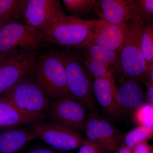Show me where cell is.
Segmentation results:
<instances>
[{"label": "cell", "instance_id": "obj_1", "mask_svg": "<svg viewBox=\"0 0 153 153\" xmlns=\"http://www.w3.org/2000/svg\"><path fill=\"white\" fill-rule=\"evenodd\" d=\"M102 22L100 19L85 20L66 16L40 32L47 43L79 49L89 41L94 30Z\"/></svg>", "mask_w": 153, "mask_h": 153}, {"label": "cell", "instance_id": "obj_2", "mask_svg": "<svg viewBox=\"0 0 153 153\" xmlns=\"http://www.w3.org/2000/svg\"><path fill=\"white\" fill-rule=\"evenodd\" d=\"M149 23L139 15L126 23L125 40L120 52V60L122 71L128 79L138 81L149 75L141 49L143 32Z\"/></svg>", "mask_w": 153, "mask_h": 153}, {"label": "cell", "instance_id": "obj_3", "mask_svg": "<svg viewBox=\"0 0 153 153\" xmlns=\"http://www.w3.org/2000/svg\"><path fill=\"white\" fill-rule=\"evenodd\" d=\"M33 76L51 100L71 97L65 68L57 49H50L39 54Z\"/></svg>", "mask_w": 153, "mask_h": 153}, {"label": "cell", "instance_id": "obj_4", "mask_svg": "<svg viewBox=\"0 0 153 153\" xmlns=\"http://www.w3.org/2000/svg\"><path fill=\"white\" fill-rule=\"evenodd\" d=\"M65 68L68 92L71 97L82 102L91 112L95 111L96 102L93 92L92 76L85 70L76 49L58 50Z\"/></svg>", "mask_w": 153, "mask_h": 153}, {"label": "cell", "instance_id": "obj_5", "mask_svg": "<svg viewBox=\"0 0 153 153\" xmlns=\"http://www.w3.org/2000/svg\"><path fill=\"white\" fill-rule=\"evenodd\" d=\"M48 44L40 31L25 23L0 27V53L41 52Z\"/></svg>", "mask_w": 153, "mask_h": 153}, {"label": "cell", "instance_id": "obj_6", "mask_svg": "<svg viewBox=\"0 0 153 153\" xmlns=\"http://www.w3.org/2000/svg\"><path fill=\"white\" fill-rule=\"evenodd\" d=\"M0 96L30 113H44L52 102L33 75L25 76Z\"/></svg>", "mask_w": 153, "mask_h": 153}, {"label": "cell", "instance_id": "obj_7", "mask_svg": "<svg viewBox=\"0 0 153 153\" xmlns=\"http://www.w3.org/2000/svg\"><path fill=\"white\" fill-rule=\"evenodd\" d=\"M49 110L52 123L85 133L89 114L88 108L82 102L71 97H65L52 101Z\"/></svg>", "mask_w": 153, "mask_h": 153}, {"label": "cell", "instance_id": "obj_8", "mask_svg": "<svg viewBox=\"0 0 153 153\" xmlns=\"http://www.w3.org/2000/svg\"><path fill=\"white\" fill-rule=\"evenodd\" d=\"M35 139L43 141L51 146L62 151L79 147L84 140L82 134L63 126L38 121L30 126Z\"/></svg>", "mask_w": 153, "mask_h": 153}, {"label": "cell", "instance_id": "obj_9", "mask_svg": "<svg viewBox=\"0 0 153 153\" xmlns=\"http://www.w3.org/2000/svg\"><path fill=\"white\" fill-rule=\"evenodd\" d=\"M40 53L20 52L0 66V96L25 76L33 75Z\"/></svg>", "mask_w": 153, "mask_h": 153}, {"label": "cell", "instance_id": "obj_10", "mask_svg": "<svg viewBox=\"0 0 153 153\" xmlns=\"http://www.w3.org/2000/svg\"><path fill=\"white\" fill-rule=\"evenodd\" d=\"M87 139L96 145L102 153L115 150L123 140L121 134L106 119L95 112H91L85 124Z\"/></svg>", "mask_w": 153, "mask_h": 153}, {"label": "cell", "instance_id": "obj_11", "mask_svg": "<svg viewBox=\"0 0 153 153\" xmlns=\"http://www.w3.org/2000/svg\"><path fill=\"white\" fill-rule=\"evenodd\" d=\"M65 16L59 0H28L23 19L25 24L41 31Z\"/></svg>", "mask_w": 153, "mask_h": 153}, {"label": "cell", "instance_id": "obj_12", "mask_svg": "<svg viewBox=\"0 0 153 153\" xmlns=\"http://www.w3.org/2000/svg\"><path fill=\"white\" fill-rule=\"evenodd\" d=\"M94 11L107 24H126L138 16L132 1L96 0Z\"/></svg>", "mask_w": 153, "mask_h": 153}, {"label": "cell", "instance_id": "obj_13", "mask_svg": "<svg viewBox=\"0 0 153 153\" xmlns=\"http://www.w3.org/2000/svg\"><path fill=\"white\" fill-rule=\"evenodd\" d=\"M117 89L113 75L94 79L93 92L96 102L107 115L114 119H119L122 114L117 103Z\"/></svg>", "mask_w": 153, "mask_h": 153}, {"label": "cell", "instance_id": "obj_14", "mask_svg": "<svg viewBox=\"0 0 153 153\" xmlns=\"http://www.w3.org/2000/svg\"><path fill=\"white\" fill-rule=\"evenodd\" d=\"M126 31V24L114 25L102 22L96 28L89 41L85 45H99L120 52L124 44Z\"/></svg>", "mask_w": 153, "mask_h": 153}, {"label": "cell", "instance_id": "obj_15", "mask_svg": "<svg viewBox=\"0 0 153 153\" xmlns=\"http://www.w3.org/2000/svg\"><path fill=\"white\" fill-rule=\"evenodd\" d=\"M44 114H33L20 109L4 97L0 96V129L10 128L41 120Z\"/></svg>", "mask_w": 153, "mask_h": 153}, {"label": "cell", "instance_id": "obj_16", "mask_svg": "<svg viewBox=\"0 0 153 153\" xmlns=\"http://www.w3.org/2000/svg\"><path fill=\"white\" fill-rule=\"evenodd\" d=\"M118 105L122 114L137 110L142 105L144 96L138 81L126 80L117 89Z\"/></svg>", "mask_w": 153, "mask_h": 153}, {"label": "cell", "instance_id": "obj_17", "mask_svg": "<svg viewBox=\"0 0 153 153\" xmlns=\"http://www.w3.org/2000/svg\"><path fill=\"white\" fill-rule=\"evenodd\" d=\"M33 139L31 132L26 129H8L0 133V153H17Z\"/></svg>", "mask_w": 153, "mask_h": 153}, {"label": "cell", "instance_id": "obj_18", "mask_svg": "<svg viewBox=\"0 0 153 153\" xmlns=\"http://www.w3.org/2000/svg\"><path fill=\"white\" fill-rule=\"evenodd\" d=\"M76 50L79 55L88 57L106 65L113 73L122 71L120 52H115L97 45L86 44Z\"/></svg>", "mask_w": 153, "mask_h": 153}, {"label": "cell", "instance_id": "obj_19", "mask_svg": "<svg viewBox=\"0 0 153 153\" xmlns=\"http://www.w3.org/2000/svg\"><path fill=\"white\" fill-rule=\"evenodd\" d=\"M28 0H0V27L24 18Z\"/></svg>", "mask_w": 153, "mask_h": 153}, {"label": "cell", "instance_id": "obj_20", "mask_svg": "<svg viewBox=\"0 0 153 153\" xmlns=\"http://www.w3.org/2000/svg\"><path fill=\"white\" fill-rule=\"evenodd\" d=\"M77 53L85 70L94 78H107L111 75H113L112 70L109 66L97 60L82 56L77 52Z\"/></svg>", "mask_w": 153, "mask_h": 153}, {"label": "cell", "instance_id": "obj_21", "mask_svg": "<svg viewBox=\"0 0 153 153\" xmlns=\"http://www.w3.org/2000/svg\"><path fill=\"white\" fill-rule=\"evenodd\" d=\"M153 137V128L140 126L126 134L124 139V145L131 150L137 145Z\"/></svg>", "mask_w": 153, "mask_h": 153}, {"label": "cell", "instance_id": "obj_22", "mask_svg": "<svg viewBox=\"0 0 153 153\" xmlns=\"http://www.w3.org/2000/svg\"><path fill=\"white\" fill-rule=\"evenodd\" d=\"M96 0H63L62 2L72 16L79 18L94 11Z\"/></svg>", "mask_w": 153, "mask_h": 153}, {"label": "cell", "instance_id": "obj_23", "mask_svg": "<svg viewBox=\"0 0 153 153\" xmlns=\"http://www.w3.org/2000/svg\"><path fill=\"white\" fill-rule=\"evenodd\" d=\"M142 51L148 70L153 67V23H149L143 32Z\"/></svg>", "mask_w": 153, "mask_h": 153}, {"label": "cell", "instance_id": "obj_24", "mask_svg": "<svg viewBox=\"0 0 153 153\" xmlns=\"http://www.w3.org/2000/svg\"><path fill=\"white\" fill-rule=\"evenodd\" d=\"M134 119L140 126L153 128V105L150 103L143 104L137 110Z\"/></svg>", "mask_w": 153, "mask_h": 153}, {"label": "cell", "instance_id": "obj_25", "mask_svg": "<svg viewBox=\"0 0 153 153\" xmlns=\"http://www.w3.org/2000/svg\"><path fill=\"white\" fill-rule=\"evenodd\" d=\"M138 16H140L149 23H153V0L132 1Z\"/></svg>", "mask_w": 153, "mask_h": 153}, {"label": "cell", "instance_id": "obj_26", "mask_svg": "<svg viewBox=\"0 0 153 153\" xmlns=\"http://www.w3.org/2000/svg\"><path fill=\"white\" fill-rule=\"evenodd\" d=\"M79 147L78 153H102L99 148L87 139L83 140Z\"/></svg>", "mask_w": 153, "mask_h": 153}, {"label": "cell", "instance_id": "obj_27", "mask_svg": "<svg viewBox=\"0 0 153 153\" xmlns=\"http://www.w3.org/2000/svg\"><path fill=\"white\" fill-rule=\"evenodd\" d=\"M133 153H153V149L148 144L147 141L143 142L136 146L131 150Z\"/></svg>", "mask_w": 153, "mask_h": 153}, {"label": "cell", "instance_id": "obj_28", "mask_svg": "<svg viewBox=\"0 0 153 153\" xmlns=\"http://www.w3.org/2000/svg\"><path fill=\"white\" fill-rule=\"evenodd\" d=\"M18 53H0V66L4 62L10 58L11 57Z\"/></svg>", "mask_w": 153, "mask_h": 153}, {"label": "cell", "instance_id": "obj_29", "mask_svg": "<svg viewBox=\"0 0 153 153\" xmlns=\"http://www.w3.org/2000/svg\"><path fill=\"white\" fill-rule=\"evenodd\" d=\"M28 153H55L54 151L46 148H41L31 151Z\"/></svg>", "mask_w": 153, "mask_h": 153}, {"label": "cell", "instance_id": "obj_30", "mask_svg": "<svg viewBox=\"0 0 153 153\" xmlns=\"http://www.w3.org/2000/svg\"><path fill=\"white\" fill-rule=\"evenodd\" d=\"M148 95L150 104L153 105V83L149 87Z\"/></svg>", "mask_w": 153, "mask_h": 153}, {"label": "cell", "instance_id": "obj_31", "mask_svg": "<svg viewBox=\"0 0 153 153\" xmlns=\"http://www.w3.org/2000/svg\"><path fill=\"white\" fill-rule=\"evenodd\" d=\"M118 153H133L131 150L126 147L124 145L121 146L118 151Z\"/></svg>", "mask_w": 153, "mask_h": 153}, {"label": "cell", "instance_id": "obj_32", "mask_svg": "<svg viewBox=\"0 0 153 153\" xmlns=\"http://www.w3.org/2000/svg\"><path fill=\"white\" fill-rule=\"evenodd\" d=\"M149 75L150 76L151 80L153 83V67L151 68V70L149 71Z\"/></svg>", "mask_w": 153, "mask_h": 153}, {"label": "cell", "instance_id": "obj_33", "mask_svg": "<svg viewBox=\"0 0 153 153\" xmlns=\"http://www.w3.org/2000/svg\"></svg>", "mask_w": 153, "mask_h": 153}]
</instances>
